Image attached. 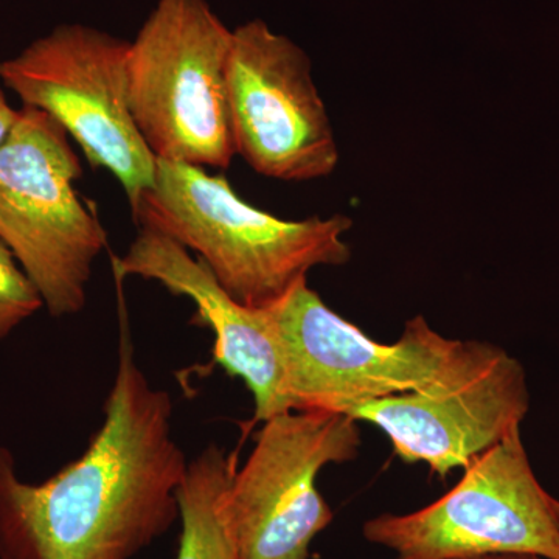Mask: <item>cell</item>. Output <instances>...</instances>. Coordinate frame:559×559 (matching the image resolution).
Instances as JSON below:
<instances>
[{"mask_svg":"<svg viewBox=\"0 0 559 559\" xmlns=\"http://www.w3.org/2000/svg\"><path fill=\"white\" fill-rule=\"evenodd\" d=\"M120 310L119 364L100 429L49 479H21L0 447V559H132L179 522L189 462L173 400L150 384Z\"/></svg>","mask_w":559,"mask_h":559,"instance_id":"6da1fadb","label":"cell"},{"mask_svg":"<svg viewBox=\"0 0 559 559\" xmlns=\"http://www.w3.org/2000/svg\"><path fill=\"white\" fill-rule=\"evenodd\" d=\"M139 227L167 235L209 267L221 288L252 310L274 307L319 266H344L352 218L280 219L252 207L224 176L157 159L138 210Z\"/></svg>","mask_w":559,"mask_h":559,"instance_id":"7a4b0ae2","label":"cell"},{"mask_svg":"<svg viewBox=\"0 0 559 559\" xmlns=\"http://www.w3.org/2000/svg\"><path fill=\"white\" fill-rule=\"evenodd\" d=\"M230 49L207 0H157L128 51L132 119L156 159L229 167Z\"/></svg>","mask_w":559,"mask_h":559,"instance_id":"3957f363","label":"cell"},{"mask_svg":"<svg viewBox=\"0 0 559 559\" xmlns=\"http://www.w3.org/2000/svg\"><path fill=\"white\" fill-rule=\"evenodd\" d=\"M81 175L64 128L22 106L0 145V241L53 318L83 311L95 260L108 246L97 213L76 193Z\"/></svg>","mask_w":559,"mask_h":559,"instance_id":"277c9868","label":"cell"},{"mask_svg":"<svg viewBox=\"0 0 559 559\" xmlns=\"http://www.w3.org/2000/svg\"><path fill=\"white\" fill-rule=\"evenodd\" d=\"M128 51L130 40L60 24L0 61V80L22 106L53 117L92 167L112 173L134 213L154 186L157 159L132 119Z\"/></svg>","mask_w":559,"mask_h":559,"instance_id":"5b68a950","label":"cell"},{"mask_svg":"<svg viewBox=\"0 0 559 559\" xmlns=\"http://www.w3.org/2000/svg\"><path fill=\"white\" fill-rule=\"evenodd\" d=\"M447 495L409 513H382L364 538L393 559H469L536 555L559 559L555 498L530 463L521 429L463 468Z\"/></svg>","mask_w":559,"mask_h":559,"instance_id":"8992f818","label":"cell"},{"mask_svg":"<svg viewBox=\"0 0 559 559\" xmlns=\"http://www.w3.org/2000/svg\"><path fill=\"white\" fill-rule=\"evenodd\" d=\"M271 310L285 347L293 411L352 415L371 401L426 388L462 344L441 336L425 316L411 319L399 341L381 344L331 310L308 278Z\"/></svg>","mask_w":559,"mask_h":559,"instance_id":"52a82bcc","label":"cell"},{"mask_svg":"<svg viewBox=\"0 0 559 559\" xmlns=\"http://www.w3.org/2000/svg\"><path fill=\"white\" fill-rule=\"evenodd\" d=\"M360 443L352 415L289 411L263 421L230 481L242 559H311L312 543L334 520L316 480L326 465L358 457Z\"/></svg>","mask_w":559,"mask_h":559,"instance_id":"ba28073f","label":"cell"},{"mask_svg":"<svg viewBox=\"0 0 559 559\" xmlns=\"http://www.w3.org/2000/svg\"><path fill=\"white\" fill-rule=\"evenodd\" d=\"M528 409L520 360L498 345L462 341L439 380L371 401L352 417L380 428L404 463H426L447 477L521 429Z\"/></svg>","mask_w":559,"mask_h":559,"instance_id":"9c48e42d","label":"cell"},{"mask_svg":"<svg viewBox=\"0 0 559 559\" xmlns=\"http://www.w3.org/2000/svg\"><path fill=\"white\" fill-rule=\"evenodd\" d=\"M227 95L235 153L253 171L286 182L336 170L340 148L311 61L261 20L231 31Z\"/></svg>","mask_w":559,"mask_h":559,"instance_id":"30bf717a","label":"cell"},{"mask_svg":"<svg viewBox=\"0 0 559 559\" xmlns=\"http://www.w3.org/2000/svg\"><path fill=\"white\" fill-rule=\"evenodd\" d=\"M112 267L117 283L127 277L153 280L194 301L197 316L191 322L212 330L213 359L250 390L255 421L293 411L285 347L271 308L252 310L238 304L198 257L150 227H139L130 249L114 259Z\"/></svg>","mask_w":559,"mask_h":559,"instance_id":"8fae6325","label":"cell"},{"mask_svg":"<svg viewBox=\"0 0 559 559\" xmlns=\"http://www.w3.org/2000/svg\"><path fill=\"white\" fill-rule=\"evenodd\" d=\"M235 469V455L215 443L190 460L178 491L180 535L176 559H242L229 510Z\"/></svg>","mask_w":559,"mask_h":559,"instance_id":"7c38bea8","label":"cell"},{"mask_svg":"<svg viewBox=\"0 0 559 559\" xmlns=\"http://www.w3.org/2000/svg\"><path fill=\"white\" fill-rule=\"evenodd\" d=\"M44 308L43 297L11 250L0 241V342Z\"/></svg>","mask_w":559,"mask_h":559,"instance_id":"4fadbf2b","label":"cell"},{"mask_svg":"<svg viewBox=\"0 0 559 559\" xmlns=\"http://www.w3.org/2000/svg\"><path fill=\"white\" fill-rule=\"evenodd\" d=\"M21 109H13L10 103L7 102L5 94L0 90V145L3 140L10 134L11 128L14 127L17 119H20Z\"/></svg>","mask_w":559,"mask_h":559,"instance_id":"5bb4252c","label":"cell"},{"mask_svg":"<svg viewBox=\"0 0 559 559\" xmlns=\"http://www.w3.org/2000/svg\"><path fill=\"white\" fill-rule=\"evenodd\" d=\"M469 559H546V558L536 557V555L506 554V555H487V557L469 558Z\"/></svg>","mask_w":559,"mask_h":559,"instance_id":"9a60e30c","label":"cell"},{"mask_svg":"<svg viewBox=\"0 0 559 559\" xmlns=\"http://www.w3.org/2000/svg\"><path fill=\"white\" fill-rule=\"evenodd\" d=\"M555 511H557L558 522H559V499L555 498Z\"/></svg>","mask_w":559,"mask_h":559,"instance_id":"2e32d148","label":"cell"}]
</instances>
